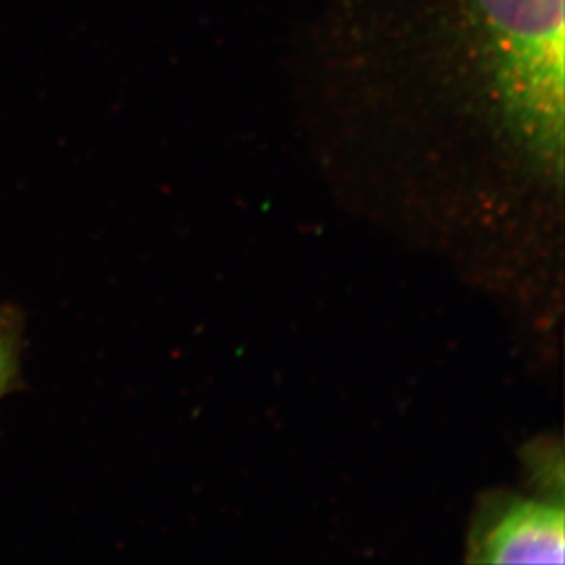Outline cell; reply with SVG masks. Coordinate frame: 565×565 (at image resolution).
Returning <instances> with one entry per match:
<instances>
[{
  "mask_svg": "<svg viewBox=\"0 0 565 565\" xmlns=\"http://www.w3.org/2000/svg\"><path fill=\"white\" fill-rule=\"evenodd\" d=\"M337 4L344 77L372 113H427L489 134L547 178L564 154V0Z\"/></svg>",
  "mask_w": 565,
  "mask_h": 565,
  "instance_id": "cell-1",
  "label": "cell"
},
{
  "mask_svg": "<svg viewBox=\"0 0 565 565\" xmlns=\"http://www.w3.org/2000/svg\"><path fill=\"white\" fill-rule=\"evenodd\" d=\"M565 551V518L558 505L514 502L489 523L472 544V561L481 564H561Z\"/></svg>",
  "mask_w": 565,
  "mask_h": 565,
  "instance_id": "cell-2",
  "label": "cell"
},
{
  "mask_svg": "<svg viewBox=\"0 0 565 565\" xmlns=\"http://www.w3.org/2000/svg\"><path fill=\"white\" fill-rule=\"evenodd\" d=\"M21 344V317L10 308H0V397L13 388L19 377Z\"/></svg>",
  "mask_w": 565,
  "mask_h": 565,
  "instance_id": "cell-3",
  "label": "cell"
}]
</instances>
